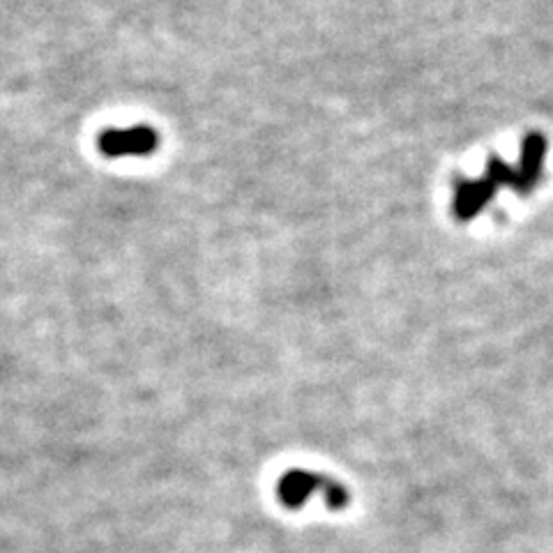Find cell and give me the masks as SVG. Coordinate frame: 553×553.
Listing matches in <instances>:
<instances>
[{
  "mask_svg": "<svg viewBox=\"0 0 553 553\" xmlns=\"http://www.w3.org/2000/svg\"><path fill=\"white\" fill-rule=\"evenodd\" d=\"M314 494H321L325 507L332 512H342L351 505V491L335 477L305 471V468H291L277 480V498L289 510H300Z\"/></svg>",
  "mask_w": 553,
  "mask_h": 553,
  "instance_id": "1",
  "label": "cell"
},
{
  "mask_svg": "<svg viewBox=\"0 0 553 553\" xmlns=\"http://www.w3.org/2000/svg\"><path fill=\"white\" fill-rule=\"evenodd\" d=\"M159 143V136L148 125H134V127H113L100 136V150L102 155L111 159L120 157H146L155 153Z\"/></svg>",
  "mask_w": 553,
  "mask_h": 553,
  "instance_id": "2",
  "label": "cell"
},
{
  "mask_svg": "<svg viewBox=\"0 0 553 553\" xmlns=\"http://www.w3.org/2000/svg\"><path fill=\"white\" fill-rule=\"evenodd\" d=\"M496 185L491 180H459L454 185V217L459 222H471L475 215L487 208V203L494 199Z\"/></svg>",
  "mask_w": 553,
  "mask_h": 553,
  "instance_id": "3",
  "label": "cell"
},
{
  "mask_svg": "<svg viewBox=\"0 0 553 553\" xmlns=\"http://www.w3.org/2000/svg\"><path fill=\"white\" fill-rule=\"evenodd\" d=\"M544 157H547V139L542 134H528L521 146V159H519V173L524 180L526 194L533 192L542 178V166Z\"/></svg>",
  "mask_w": 553,
  "mask_h": 553,
  "instance_id": "4",
  "label": "cell"
},
{
  "mask_svg": "<svg viewBox=\"0 0 553 553\" xmlns=\"http://www.w3.org/2000/svg\"><path fill=\"white\" fill-rule=\"evenodd\" d=\"M487 180H491L496 187H510L514 189V192L519 194H526L524 189V180H521V173H519V166H510L505 164L503 159L498 157H491L487 162V176H484Z\"/></svg>",
  "mask_w": 553,
  "mask_h": 553,
  "instance_id": "5",
  "label": "cell"
}]
</instances>
